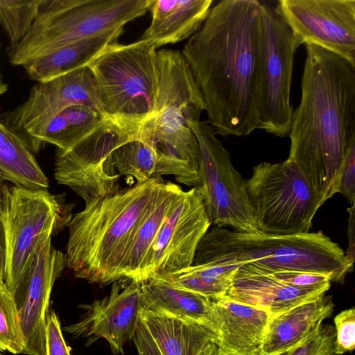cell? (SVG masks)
<instances>
[{
	"mask_svg": "<svg viewBox=\"0 0 355 355\" xmlns=\"http://www.w3.org/2000/svg\"><path fill=\"white\" fill-rule=\"evenodd\" d=\"M261 3L222 0L182 54L202 94L216 135L244 137L259 129L256 64Z\"/></svg>",
	"mask_w": 355,
	"mask_h": 355,
	"instance_id": "1",
	"label": "cell"
},
{
	"mask_svg": "<svg viewBox=\"0 0 355 355\" xmlns=\"http://www.w3.org/2000/svg\"><path fill=\"white\" fill-rule=\"evenodd\" d=\"M305 46L287 160L299 168L322 206L338 193L344 162L355 143V65L320 46Z\"/></svg>",
	"mask_w": 355,
	"mask_h": 355,
	"instance_id": "2",
	"label": "cell"
},
{
	"mask_svg": "<svg viewBox=\"0 0 355 355\" xmlns=\"http://www.w3.org/2000/svg\"><path fill=\"white\" fill-rule=\"evenodd\" d=\"M166 182L155 177L98 198L68 223L67 266L90 283L119 281V268L136 231L162 196Z\"/></svg>",
	"mask_w": 355,
	"mask_h": 355,
	"instance_id": "3",
	"label": "cell"
},
{
	"mask_svg": "<svg viewBox=\"0 0 355 355\" xmlns=\"http://www.w3.org/2000/svg\"><path fill=\"white\" fill-rule=\"evenodd\" d=\"M156 73L154 114L142 125L139 137L157 153L155 177L172 175L178 182L195 187L200 155L189 122L200 121L206 110L203 97L180 51H157Z\"/></svg>",
	"mask_w": 355,
	"mask_h": 355,
	"instance_id": "4",
	"label": "cell"
},
{
	"mask_svg": "<svg viewBox=\"0 0 355 355\" xmlns=\"http://www.w3.org/2000/svg\"><path fill=\"white\" fill-rule=\"evenodd\" d=\"M210 262L250 264L268 271L315 272L336 282H342L353 268L340 245L322 232L283 236L219 227L200 241L192 266Z\"/></svg>",
	"mask_w": 355,
	"mask_h": 355,
	"instance_id": "5",
	"label": "cell"
},
{
	"mask_svg": "<svg viewBox=\"0 0 355 355\" xmlns=\"http://www.w3.org/2000/svg\"><path fill=\"white\" fill-rule=\"evenodd\" d=\"M151 0H46L25 37L7 48L23 66L58 49L124 26L149 10Z\"/></svg>",
	"mask_w": 355,
	"mask_h": 355,
	"instance_id": "6",
	"label": "cell"
},
{
	"mask_svg": "<svg viewBox=\"0 0 355 355\" xmlns=\"http://www.w3.org/2000/svg\"><path fill=\"white\" fill-rule=\"evenodd\" d=\"M156 49L139 40L109 44L87 65L102 112L130 130H141L154 114L157 94Z\"/></svg>",
	"mask_w": 355,
	"mask_h": 355,
	"instance_id": "7",
	"label": "cell"
},
{
	"mask_svg": "<svg viewBox=\"0 0 355 355\" xmlns=\"http://www.w3.org/2000/svg\"><path fill=\"white\" fill-rule=\"evenodd\" d=\"M297 49L291 29L275 8L261 3L256 64L259 130L288 136L293 107L291 89Z\"/></svg>",
	"mask_w": 355,
	"mask_h": 355,
	"instance_id": "8",
	"label": "cell"
},
{
	"mask_svg": "<svg viewBox=\"0 0 355 355\" xmlns=\"http://www.w3.org/2000/svg\"><path fill=\"white\" fill-rule=\"evenodd\" d=\"M245 188L256 225L263 234L309 232L321 207L303 173L287 159L254 166Z\"/></svg>",
	"mask_w": 355,
	"mask_h": 355,
	"instance_id": "9",
	"label": "cell"
},
{
	"mask_svg": "<svg viewBox=\"0 0 355 355\" xmlns=\"http://www.w3.org/2000/svg\"><path fill=\"white\" fill-rule=\"evenodd\" d=\"M1 217L7 258L5 284L12 292L32 266L37 254L55 230L61 209L47 189L0 184Z\"/></svg>",
	"mask_w": 355,
	"mask_h": 355,
	"instance_id": "10",
	"label": "cell"
},
{
	"mask_svg": "<svg viewBox=\"0 0 355 355\" xmlns=\"http://www.w3.org/2000/svg\"><path fill=\"white\" fill-rule=\"evenodd\" d=\"M189 125L200 149V193L211 225L241 232L259 233L248 200L245 180L230 161V154L207 121Z\"/></svg>",
	"mask_w": 355,
	"mask_h": 355,
	"instance_id": "11",
	"label": "cell"
},
{
	"mask_svg": "<svg viewBox=\"0 0 355 355\" xmlns=\"http://www.w3.org/2000/svg\"><path fill=\"white\" fill-rule=\"evenodd\" d=\"M130 130L106 119L98 128L67 150L57 149L54 178L67 186L89 204L118 191L119 176L111 164L112 152L138 137Z\"/></svg>",
	"mask_w": 355,
	"mask_h": 355,
	"instance_id": "12",
	"label": "cell"
},
{
	"mask_svg": "<svg viewBox=\"0 0 355 355\" xmlns=\"http://www.w3.org/2000/svg\"><path fill=\"white\" fill-rule=\"evenodd\" d=\"M77 104L87 105L102 112L94 77L87 65L51 80L37 83L23 103L0 115V121L37 153L43 147L41 139L50 121L65 108Z\"/></svg>",
	"mask_w": 355,
	"mask_h": 355,
	"instance_id": "13",
	"label": "cell"
},
{
	"mask_svg": "<svg viewBox=\"0 0 355 355\" xmlns=\"http://www.w3.org/2000/svg\"><path fill=\"white\" fill-rule=\"evenodd\" d=\"M211 225L198 191L182 190L142 261L137 282L192 266L196 248Z\"/></svg>",
	"mask_w": 355,
	"mask_h": 355,
	"instance_id": "14",
	"label": "cell"
},
{
	"mask_svg": "<svg viewBox=\"0 0 355 355\" xmlns=\"http://www.w3.org/2000/svg\"><path fill=\"white\" fill-rule=\"evenodd\" d=\"M275 8L297 48L314 44L355 65V0H279Z\"/></svg>",
	"mask_w": 355,
	"mask_h": 355,
	"instance_id": "15",
	"label": "cell"
},
{
	"mask_svg": "<svg viewBox=\"0 0 355 355\" xmlns=\"http://www.w3.org/2000/svg\"><path fill=\"white\" fill-rule=\"evenodd\" d=\"M67 266L64 253L49 236L17 287L11 292L18 311L24 347L21 354L46 355V327L51 291Z\"/></svg>",
	"mask_w": 355,
	"mask_h": 355,
	"instance_id": "16",
	"label": "cell"
},
{
	"mask_svg": "<svg viewBox=\"0 0 355 355\" xmlns=\"http://www.w3.org/2000/svg\"><path fill=\"white\" fill-rule=\"evenodd\" d=\"M130 281L125 286L114 282L108 295L80 305L86 310L85 314L64 331L76 338H86L90 343L103 338L114 354H123V346L132 340L142 310L141 284Z\"/></svg>",
	"mask_w": 355,
	"mask_h": 355,
	"instance_id": "17",
	"label": "cell"
},
{
	"mask_svg": "<svg viewBox=\"0 0 355 355\" xmlns=\"http://www.w3.org/2000/svg\"><path fill=\"white\" fill-rule=\"evenodd\" d=\"M329 287L330 285L313 288L292 286L268 271L243 264L236 270L225 296L262 309L272 317L318 298L325 294Z\"/></svg>",
	"mask_w": 355,
	"mask_h": 355,
	"instance_id": "18",
	"label": "cell"
},
{
	"mask_svg": "<svg viewBox=\"0 0 355 355\" xmlns=\"http://www.w3.org/2000/svg\"><path fill=\"white\" fill-rule=\"evenodd\" d=\"M211 300L220 347L227 355H261L270 314L225 295Z\"/></svg>",
	"mask_w": 355,
	"mask_h": 355,
	"instance_id": "19",
	"label": "cell"
},
{
	"mask_svg": "<svg viewBox=\"0 0 355 355\" xmlns=\"http://www.w3.org/2000/svg\"><path fill=\"white\" fill-rule=\"evenodd\" d=\"M334 308L331 297L324 294L270 317L261 355H280L293 350L319 330Z\"/></svg>",
	"mask_w": 355,
	"mask_h": 355,
	"instance_id": "20",
	"label": "cell"
},
{
	"mask_svg": "<svg viewBox=\"0 0 355 355\" xmlns=\"http://www.w3.org/2000/svg\"><path fill=\"white\" fill-rule=\"evenodd\" d=\"M140 284L143 311L193 322L217 335L218 322L211 299L155 278Z\"/></svg>",
	"mask_w": 355,
	"mask_h": 355,
	"instance_id": "21",
	"label": "cell"
},
{
	"mask_svg": "<svg viewBox=\"0 0 355 355\" xmlns=\"http://www.w3.org/2000/svg\"><path fill=\"white\" fill-rule=\"evenodd\" d=\"M212 0H152L151 22L141 40L155 49L196 33L206 19Z\"/></svg>",
	"mask_w": 355,
	"mask_h": 355,
	"instance_id": "22",
	"label": "cell"
},
{
	"mask_svg": "<svg viewBox=\"0 0 355 355\" xmlns=\"http://www.w3.org/2000/svg\"><path fill=\"white\" fill-rule=\"evenodd\" d=\"M123 28L84 39L58 49L22 67L30 79L43 83L86 66L109 44L116 42Z\"/></svg>",
	"mask_w": 355,
	"mask_h": 355,
	"instance_id": "23",
	"label": "cell"
},
{
	"mask_svg": "<svg viewBox=\"0 0 355 355\" xmlns=\"http://www.w3.org/2000/svg\"><path fill=\"white\" fill-rule=\"evenodd\" d=\"M140 318L161 355H200L207 343H217L214 333L193 322L143 310Z\"/></svg>",
	"mask_w": 355,
	"mask_h": 355,
	"instance_id": "24",
	"label": "cell"
},
{
	"mask_svg": "<svg viewBox=\"0 0 355 355\" xmlns=\"http://www.w3.org/2000/svg\"><path fill=\"white\" fill-rule=\"evenodd\" d=\"M47 189L49 180L26 142L0 121V184Z\"/></svg>",
	"mask_w": 355,
	"mask_h": 355,
	"instance_id": "25",
	"label": "cell"
},
{
	"mask_svg": "<svg viewBox=\"0 0 355 355\" xmlns=\"http://www.w3.org/2000/svg\"><path fill=\"white\" fill-rule=\"evenodd\" d=\"M182 190L180 187L171 182H166L162 196L137 229L130 243L119 268L121 279L137 282L142 261Z\"/></svg>",
	"mask_w": 355,
	"mask_h": 355,
	"instance_id": "26",
	"label": "cell"
},
{
	"mask_svg": "<svg viewBox=\"0 0 355 355\" xmlns=\"http://www.w3.org/2000/svg\"><path fill=\"white\" fill-rule=\"evenodd\" d=\"M106 119L93 107L83 104L69 106L48 123L41 139L42 145L50 144L61 150H69Z\"/></svg>",
	"mask_w": 355,
	"mask_h": 355,
	"instance_id": "27",
	"label": "cell"
},
{
	"mask_svg": "<svg viewBox=\"0 0 355 355\" xmlns=\"http://www.w3.org/2000/svg\"><path fill=\"white\" fill-rule=\"evenodd\" d=\"M157 162L155 149L139 136L119 146L111 155L114 172L119 177L126 175L134 178L136 184L155 178Z\"/></svg>",
	"mask_w": 355,
	"mask_h": 355,
	"instance_id": "28",
	"label": "cell"
},
{
	"mask_svg": "<svg viewBox=\"0 0 355 355\" xmlns=\"http://www.w3.org/2000/svg\"><path fill=\"white\" fill-rule=\"evenodd\" d=\"M46 0H0V24L10 45L21 41L31 29Z\"/></svg>",
	"mask_w": 355,
	"mask_h": 355,
	"instance_id": "29",
	"label": "cell"
},
{
	"mask_svg": "<svg viewBox=\"0 0 355 355\" xmlns=\"http://www.w3.org/2000/svg\"><path fill=\"white\" fill-rule=\"evenodd\" d=\"M24 340L13 296L5 283L0 282V352H22Z\"/></svg>",
	"mask_w": 355,
	"mask_h": 355,
	"instance_id": "30",
	"label": "cell"
},
{
	"mask_svg": "<svg viewBox=\"0 0 355 355\" xmlns=\"http://www.w3.org/2000/svg\"><path fill=\"white\" fill-rule=\"evenodd\" d=\"M334 354H343L355 348V309L342 311L334 318Z\"/></svg>",
	"mask_w": 355,
	"mask_h": 355,
	"instance_id": "31",
	"label": "cell"
},
{
	"mask_svg": "<svg viewBox=\"0 0 355 355\" xmlns=\"http://www.w3.org/2000/svg\"><path fill=\"white\" fill-rule=\"evenodd\" d=\"M335 336L334 327L322 324L312 337L290 351L288 355H333Z\"/></svg>",
	"mask_w": 355,
	"mask_h": 355,
	"instance_id": "32",
	"label": "cell"
},
{
	"mask_svg": "<svg viewBox=\"0 0 355 355\" xmlns=\"http://www.w3.org/2000/svg\"><path fill=\"white\" fill-rule=\"evenodd\" d=\"M266 271L271 273L279 281L298 288L318 287L330 285L331 282L329 276L323 273L292 270Z\"/></svg>",
	"mask_w": 355,
	"mask_h": 355,
	"instance_id": "33",
	"label": "cell"
},
{
	"mask_svg": "<svg viewBox=\"0 0 355 355\" xmlns=\"http://www.w3.org/2000/svg\"><path fill=\"white\" fill-rule=\"evenodd\" d=\"M46 355H71L57 315H48L46 327Z\"/></svg>",
	"mask_w": 355,
	"mask_h": 355,
	"instance_id": "34",
	"label": "cell"
},
{
	"mask_svg": "<svg viewBox=\"0 0 355 355\" xmlns=\"http://www.w3.org/2000/svg\"><path fill=\"white\" fill-rule=\"evenodd\" d=\"M351 205H355V143L348 150L340 181L339 191Z\"/></svg>",
	"mask_w": 355,
	"mask_h": 355,
	"instance_id": "35",
	"label": "cell"
},
{
	"mask_svg": "<svg viewBox=\"0 0 355 355\" xmlns=\"http://www.w3.org/2000/svg\"><path fill=\"white\" fill-rule=\"evenodd\" d=\"M132 340L138 355H161L157 345L141 322V318Z\"/></svg>",
	"mask_w": 355,
	"mask_h": 355,
	"instance_id": "36",
	"label": "cell"
},
{
	"mask_svg": "<svg viewBox=\"0 0 355 355\" xmlns=\"http://www.w3.org/2000/svg\"><path fill=\"white\" fill-rule=\"evenodd\" d=\"M7 243L1 215H0V282L5 283L6 272Z\"/></svg>",
	"mask_w": 355,
	"mask_h": 355,
	"instance_id": "37",
	"label": "cell"
},
{
	"mask_svg": "<svg viewBox=\"0 0 355 355\" xmlns=\"http://www.w3.org/2000/svg\"><path fill=\"white\" fill-rule=\"evenodd\" d=\"M354 205L347 209L349 214V248L345 253L347 260L351 265L354 262Z\"/></svg>",
	"mask_w": 355,
	"mask_h": 355,
	"instance_id": "38",
	"label": "cell"
},
{
	"mask_svg": "<svg viewBox=\"0 0 355 355\" xmlns=\"http://www.w3.org/2000/svg\"><path fill=\"white\" fill-rule=\"evenodd\" d=\"M200 355H227L216 341L207 343Z\"/></svg>",
	"mask_w": 355,
	"mask_h": 355,
	"instance_id": "39",
	"label": "cell"
},
{
	"mask_svg": "<svg viewBox=\"0 0 355 355\" xmlns=\"http://www.w3.org/2000/svg\"><path fill=\"white\" fill-rule=\"evenodd\" d=\"M1 46L0 44V57H1ZM8 89V84L3 81L2 73L0 71V96L4 94Z\"/></svg>",
	"mask_w": 355,
	"mask_h": 355,
	"instance_id": "40",
	"label": "cell"
},
{
	"mask_svg": "<svg viewBox=\"0 0 355 355\" xmlns=\"http://www.w3.org/2000/svg\"><path fill=\"white\" fill-rule=\"evenodd\" d=\"M1 204H2V198H1V195L0 193V215H1Z\"/></svg>",
	"mask_w": 355,
	"mask_h": 355,
	"instance_id": "41",
	"label": "cell"
},
{
	"mask_svg": "<svg viewBox=\"0 0 355 355\" xmlns=\"http://www.w3.org/2000/svg\"><path fill=\"white\" fill-rule=\"evenodd\" d=\"M288 353H289V352H286V353H284V354H280V355H288Z\"/></svg>",
	"mask_w": 355,
	"mask_h": 355,
	"instance_id": "42",
	"label": "cell"
},
{
	"mask_svg": "<svg viewBox=\"0 0 355 355\" xmlns=\"http://www.w3.org/2000/svg\"><path fill=\"white\" fill-rule=\"evenodd\" d=\"M0 355H3V354H1V353H0Z\"/></svg>",
	"mask_w": 355,
	"mask_h": 355,
	"instance_id": "43",
	"label": "cell"
}]
</instances>
